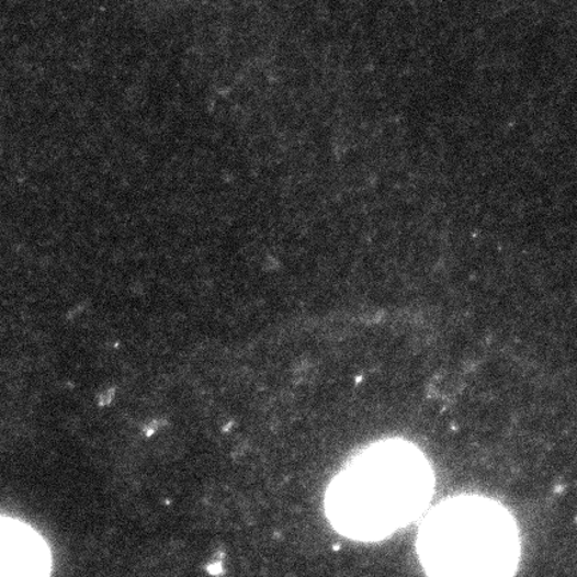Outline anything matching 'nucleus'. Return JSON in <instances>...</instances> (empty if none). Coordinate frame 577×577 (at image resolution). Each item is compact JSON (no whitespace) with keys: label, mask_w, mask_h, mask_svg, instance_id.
<instances>
[{"label":"nucleus","mask_w":577,"mask_h":577,"mask_svg":"<svg viewBox=\"0 0 577 577\" xmlns=\"http://www.w3.org/2000/svg\"><path fill=\"white\" fill-rule=\"evenodd\" d=\"M48 562L46 545L30 528L0 520V576L43 575Z\"/></svg>","instance_id":"nucleus-1"}]
</instances>
